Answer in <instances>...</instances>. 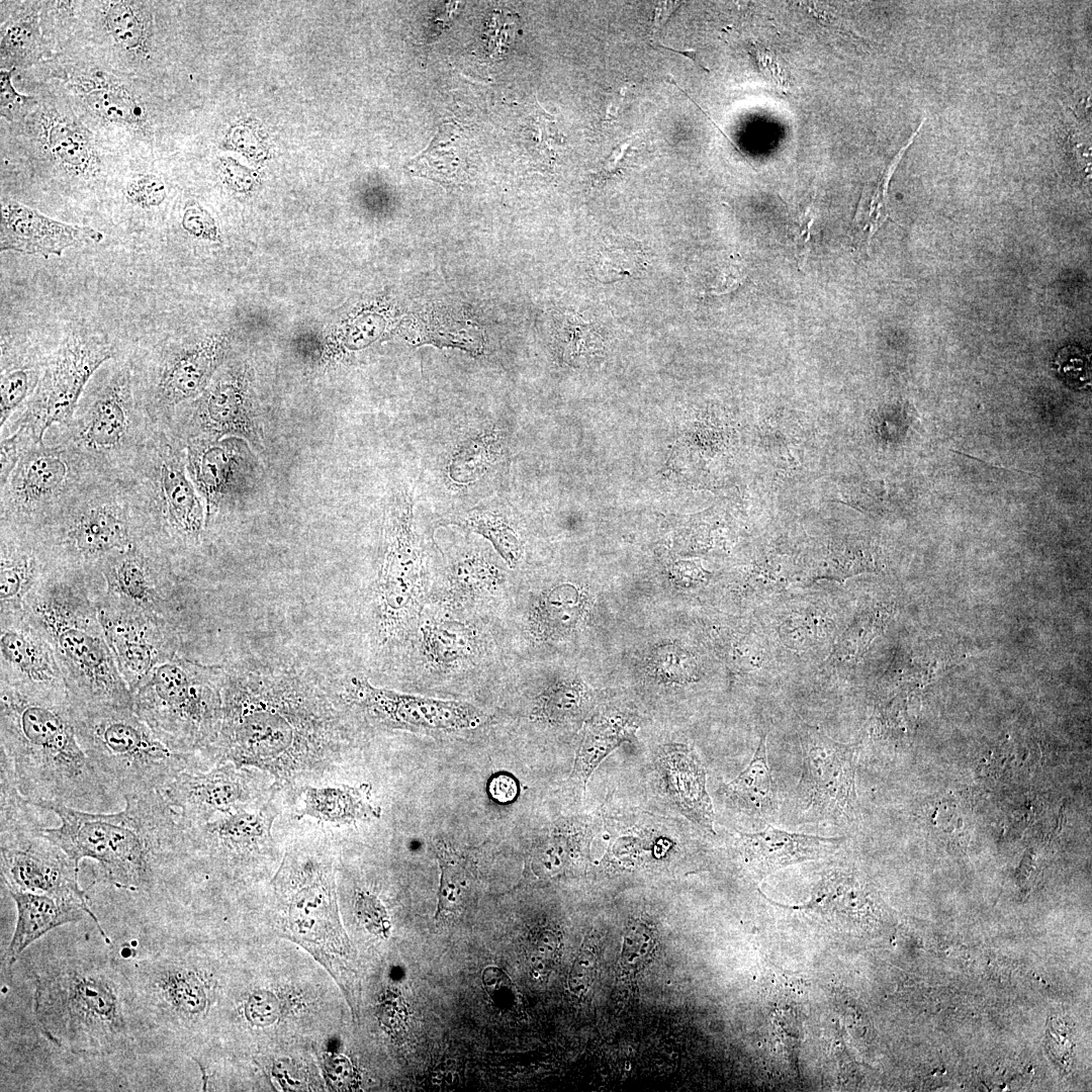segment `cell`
<instances>
[{
    "label": "cell",
    "mask_w": 1092,
    "mask_h": 1092,
    "mask_svg": "<svg viewBox=\"0 0 1092 1092\" xmlns=\"http://www.w3.org/2000/svg\"><path fill=\"white\" fill-rule=\"evenodd\" d=\"M221 721L208 760L253 766L293 783L325 760L339 721L325 677L284 656L223 663Z\"/></svg>",
    "instance_id": "cell-1"
},
{
    "label": "cell",
    "mask_w": 1092,
    "mask_h": 1092,
    "mask_svg": "<svg viewBox=\"0 0 1092 1092\" xmlns=\"http://www.w3.org/2000/svg\"><path fill=\"white\" fill-rule=\"evenodd\" d=\"M0 752L32 804L55 802L104 813L118 802L78 741L68 692L0 684Z\"/></svg>",
    "instance_id": "cell-2"
},
{
    "label": "cell",
    "mask_w": 1092,
    "mask_h": 1092,
    "mask_svg": "<svg viewBox=\"0 0 1092 1092\" xmlns=\"http://www.w3.org/2000/svg\"><path fill=\"white\" fill-rule=\"evenodd\" d=\"M123 810L95 813L61 803L33 804L55 813L61 824L43 834L75 862L94 859L117 889L149 892L171 859L189 847L179 813L161 791L126 795Z\"/></svg>",
    "instance_id": "cell-3"
},
{
    "label": "cell",
    "mask_w": 1092,
    "mask_h": 1092,
    "mask_svg": "<svg viewBox=\"0 0 1092 1092\" xmlns=\"http://www.w3.org/2000/svg\"><path fill=\"white\" fill-rule=\"evenodd\" d=\"M35 1018L47 1038L74 1054L125 1052L140 1026L125 970L101 953H73L36 975Z\"/></svg>",
    "instance_id": "cell-4"
},
{
    "label": "cell",
    "mask_w": 1092,
    "mask_h": 1092,
    "mask_svg": "<svg viewBox=\"0 0 1092 1092\" xmlns=\"http://www.w3.org/2000/svg\"><path fill=\"white\" fill-rule=\"evenodd\" d=\"M92 576L56 570L28 601L24 616L51 643L72 701L133 708L99 618Z\"/></svg>",
    "instance_id": "cell-5"
},
{
    "label": "cell",
    "mask_w": 1092,
    "mask_h": 1092,
    "mask_svg": "<svg viewBox=\"0 0 1092 1092\" xmlns=\"http://www.w3.org/2000/svg\"><path fill=\"white\" fill-rule=\"evenodd\" d=\"M126 487L140 540L176 566L198 553L206 539L203 500L186 469L183 443L157 425L135 461L119 479Z\"/></svg>",
    "instance_id": "cell-6"
},
{
    "label": "cell",
    "mask_w": 1092,
    "mask_h": 1092,
    "mask_svg": "<svg viewBox=\"0 0 1092 1092\" xmlns=\"http://www.w3.org/2000/svg\"><path fill=\"white\" fill-rule=\"evenodd\" d=\"M70 701L80 745L105 786L121 799L162 791L181 770L195 768L193 753L169 748L133 708Z\"/></svg>",
    "instance_id": "cell-7"
},
{
    "label": "cell",
    "mask_w": 1092,
    "mask_h": 1092,
    "mask_svg": "<svg viewBox=\"0 0 1092 1092\" xmlns=\"http://www.w3.org/2000/svg\"><path fill=\"white\" fill-rule=\"evenodd\" d=\"M156 428L136 400L131 364L123 361L98 370L72 418L44 439L74 446L101 475L119 480Z\"/></svg>",
    "instance_id": "cell-8"
},
{
    "label": "cell",
    "mask_w": 1092,
    "mask_h": 1092,
    "mask_svg": "<svg viewBox=\"0 0 1092 1092\" xmlns=\"http://www.w3.org/2000/svg\"><path fill=\"white\" fill-rule=\"evenodd\" d=\"M223 664L176 654L157 665L132 693L133 710L169 748L203 753L221 721Z\"/></svg>",
    "instance_id": "cell-9"
},
{
    "label": "cell",
    "mask_w": 1092,
    "mask_h": 1092,
    "mask_svg": "<svg viewBox=\"0 0 1092 1092\" xmlns=\"http://www.w3.org/2000/svg\"><path fill=\"white\" fill-rule=\"evenodd\" d=\"M35 532L57 570L86 573L140 540L128 491L110 477L92 482Z\"/></svg>",
    "instance_id": "cell-10"
},
{
    "label": "cell",
    "mask_w": 1092,
    "mask_h": 1092,
    "mask_svg": "<svg viewBox=\"0 0 1092 1092\" xmlns=\"http://www.w3.org/2000/svg\"><path fill=\"white\" fill-rule=\"evenodd\" d=\"M125 972L140 1026L166 1038L183 1039L200 1031L214 1015L219 982L199 957L163 951L131 963Z\"/></svg>",
    "instance_id": "cell-11"
},
{
    "label": "cell",
    "mask_w": 1092,
    "mask_h": 1092,
    "mask_svg": "<svg viewBox=\"0 0 1092 1092\" xmlns=\"http://www.w3.org/2000/svg\"><path fill=\"white\" fill-rule=\"evenodd\" d=\"M101 477L77 448L44 439L0 485V525L36 530Z\"/></svg>",
    "instance_id": "cell-12"
},
{
    "label": "cell",
    "mask_w": 1092,
    "mask_h": 1092,
    "mask_svg": "<svg viewBox=\"0 0 1092 1092\" xmlns=\"http://www.w3.org/2000/svg\"><path fill=\"white\" fill-rule=\"evenodd\" d=\"M36 809L16 788L0 793L1 878L8 892L87 900L79 864L43 834Z\"/></svg>",
    "instance_id": "cell-13"
},
{
    "label": "cell",
    "mask_w": 1092,
    "mask_h": 1092,
    "mask_svg": "<svg viewBox=\"0 0 1092 1092\" xmlns=\"http://www.w3.org/2000/svg\"><path fill=\"white\" fill-rule=\"evenodd\" d=\"M116 357V348L104 336L75 331L47 354L38 384L24 406L2 428L27 431L42 443L55 425L68 422L95 373Z\"/></svg>",
    "instance_id": "cell-14"
},
{
    "label": "cell",
    "mask_w": 1092,
    "mask_h": 1092,
    "mask_svg": "<svg viewBox=\"0 0 1092 1092\" xmlns=\"http://www.w3.org/2000/svg\"><path fill=\"white\" fill-rule=\"evenodd\" d=\"M276 879L285 901L288 937L310 950L335 974L347 945L339 922L331 864L317 855L291 851Z\"/></svg>",
    "instance_id": "cell-15"
},
{
    "label": "cell",
    "mask_w": 1092,
    "mask_h": 1092,
    "mask_svg": "<svg viewBox=\"0 0 1092 1092\" xmlns=\"http://www.w3.org/2000/svg\"><path fill=\"white\" fill-rule=\"evenodd\" d=\"M423 559L414 530L413 498L395 497L387 510L383 555L375 582V627L382 646L401 639L420 613Z\"/></svg>",
    "instance_id": "cell-16"
},
{
    "label": "cell",
    "mask_w": 1092,
    "mask_h": 1092,
    "mask_svg": "<svg viewBox=\"0 0 1092 1092\" xmlns=\"http://www.w3.org/2000/svg\"><path fill=\"white\" fill-rule=\"evenodd\" d=\"M802 770L795 810L803 822L845 826L856 812L855 747L801 722Z\"/></svg>",
    "instance_id": "cell-17"
},
{
    "label": "cell",
    "mask_w": 1092,
    "mask_h": 1092,
    "mask_svg": "<svg viewBox=\"0 0 1092 1092\" xmlns=\"http://www.w3.org/2000/svg\"><path fill=\"white\" fill-rule=\"evenodd\" d=\"M174 577L171 562L139 540L103 560L92 592L99 604L175 620Z\"/></svg>",
    "instance_id": "cell-18"
},
{
    "label": "cell",
    "mask_w": 1092,
    "mask_h": 1092,
    "mask_svg": "<svg viewBox=\"0 0 1092 1092\" xmlns=\"http://www.w3.org/2000/svg\"><path fill=\"white\" fill-rule=\"evenodd\" d=\"M238 377L221 375L199 396L177 408L164 426L183 444L194 439L236 437L262 449L261 420Z\"/></svg>",
    "instance_id": "cell-19"
},
{
    "label": "cell",
    "mask_w": 1092,
    "mask_h": 1092,
    "mask_svg": "<svg viewBox=\"0 0 1092 1092\" xmlns=\"http://www.w3.org/2000/svg\"><path fill=\"white\" fill-rule=\"evenodd\" d=\"M96 604L108 645L132 694L157 665L178 654L176 620Z\"/></svg>",
    "instance_id": "cell-20"
},
{
    "label": "cell",
    "mask_w": 1092,
    "mask_h": 1092,
    "mask_svg": "<svg viewBox=\"0 0 1092 1092\" xmlns=\"http://www.w3.org/2000/svg\"><path fill=\"white\" fill-rule=\"evenodd\" d=\"M183 445L186 469L203 500L209 531L246 494L253 458L247 442L236 437L194 439Z\"/></svg>",
    "instance_id": "cell-21"
},
{
    "label": "cell",
    "mask_w": 1092,
    "mask_h": 1092,
    "mask_svg": "<svg viewBox=\"0 0 1092 1092\" xmlns=\"http://www.w3.org/2000/svg\"><path fill=\"white\" fill-rule=\"evenodd\" d=\"M345 696L370 717L392 727L458 731L481 721L470 704L402 694L375 687L364 677L353 676Z\"/></svg>",
    "instance_id": "cell-22"
},
{
    "label": "cell",
    "mask_w": 1092,
    "mask_h": 1092,
    "mask_svg": "<svg viewBox=\"0 0 1092 1092\" xmlns=\"http://www.w3.org/2000/svg\"><path fill=\"white\" fill-rule=\"evenodd\" d=\"M243 769L230 761L218 763L208 771L186 768L161 792L169 805L180 811L183 824H200L219 813L246 807L251 793Z\"/></svg>",
    "instance_id": "cell-23"
},
{
    "label": "cell",
    "mask_w": 1092,
    "mask_h": 1092,
    "mask_svg": "<svg viewBox=\"0 0 1092 1092\" xmlns=\"http://www.w3.org/2000/svg\"><path fill=\"white\" fill-rule=\"evenodd\" d=\"M0 684L68 692L51 643L25 616L0 619Z\"/></svg>",
    "instance_id": "cell-24"
},
{
    "label": "cell",
    "mask_w": 1092,
    "mask_h": 1092,
    "mask_svg": "<svg viewBox=\"0 0 1092 1092\" xmlns=\"http://www.w3.org/2000/svg\"><path fill=\"white\" fill-rule=\"evenodd\" d=\"M56 570L35 530L0 525V619L24 616Z\"/></svg>",
    "instance_id": "cell-25"
},
{
    "label": "cell",
    "mask_w": 1092,
    "mask_h": 1092,
    "mask_svg": "<svg viewBox=\"0 0 1092 1092\" xmlns=\"http://www.w3.org/2000/svg\"><path fill=\"white\" fill-rule=\"evenodd\" d=\"M0 250L49 258L61 256L72 246L99 243L103 234L96 229L53 219L16 200L1 207Z\"/></svg>",
    "instance_id": "cell-26"
},
{
    "label": "cell",
    "mask_w": 1092,
    "mask_h": 1092,
    "mask_svg": "<svg viewBox=\"0 0 1092 1092\" xmlns=\"http://www.w3.org/2000/svg\"><path fill=\"white\" fill-rule=\"evenodd\" d=\"M845 840L844 836L796 833L767 824L760 831L739 833L735 846L742 861L762 877L790 864L829 856Z\"/></svg>",
    "instance_id": "cell-27"
},
{
    "label": "cell",
    "mask_w": 1092,
    "mask_h": 1092,
    "mask_svg": "<svg viewBox=\"0 0 1092 1092\" xmlns=\"http://www.w3.org/2000/svg\"><path fill=\"white\" fill-rule=\"evenodd\" d=\"M9 894L17 911L14 933L6 952L9 964H13L27 946L50 930L80 921L85 916L95 922L105 942L110 943L87 900L20 891H9Z\"/></svg>",
    "instance_id": "cell-28"
},
{
    "label": "cell",
    "mask_w": 1092,
    "mask_h": 1092,
    "mask_svg": "<svg viewBox=\"0 0 1092 1092\" xmlns=\"http://www.w3.org/2000/svg\"><path fill=\"white\" fill-rule=\"evenodd\" d=\"M274 815L246 807L219 813L206 822L184 825L190 847L224 856L271 839Z\"/></svg>",
    "instance_id": "cell-29"
},
{
    "label": "cell",
    "mask_w": 1092,
    "mask_h": 1092,
    "mask_svg": "<svg viewBox=\"0 0 1092 1092\" xmlns=\"http://www.w3.org/2000/svg\"><path fill=\"white\" fill-rule=\"evenodd\" d=\"M660 767L679 810L703 829L713 832L714 811L706 789V770L691 748L665 745L659 753Z\"/></svg>",
    "instance_id": "cell-30"
},
{
    "label": "cell",
    "mask_w": 1092,
    "mask_h": 1092,
    "mask_svg": "<svg viewBox=\"0 0 1092 1092\" xmlns=\"http://www.w3.org/2000/svg\"><path fill=\"white\" fill-rule=\"evenodd\" d=\"M41 117V144L53 161L71 176H93L100 162L91 132L74 117L55 110Z\"/></svg>",
    "instance_id": "cell-31"
},
{
    "label": "cell",
    "mask_w": 1092,
    "mask_h": 1092,
    "mask_svg": "<svg viewBox=\"0 0 1092 1092\" xmlns=\"http://www.w3.org/2000/svg\"><path fill=\"white\" fill-rule=\"evenodd\" d=\"M72 90L85 105L101 119L131 128H143L147 122L144 106L116 79L102 71L73 77Z\"/></svg>",
    "instance_id": "cell-32"
},
{
    "label": "cell",
    "mask_w": 1092,
    "mask_h": 1092,
    "mask_svg": "<svg viewBox=\"0 0 1092 1092\" xmlns=\"http://www.w3.org/2000/svg\"><path fill=\"white\" fill-rule=\"evenodd\" d=\"M725 794L732 805L746 815L766 824L776 819L779 799L767 760L765 733H761L745 769L725 786Z\"/></svg>",
    "instance_id": "cell-33"
},
{
    "label": "cell",
    "mask_w": 1092,
    "mask_h": 1092,
    "mask_svg": "<svg viewBox=\"0 0 1092 1092\" xmlns=\"http://www.w3.org/2000/svg\"><path fill=\"white\" fill-rule=\"evenodd\" d=\"M47 355L26 346H2L0 429L27 402L40 379Z\"/></svg>",
    "instance_id": "cell-34"
},
{
    "label": "cell",
    "mask_w": 1092,
    "mask_h": 1092,
    "mask_svg": "<svg viewBox=\"0 0 1092 1092\" xmlns=\"http://www.w3.org/2000/svg\"><path fill=\"white\" fill-rule=\"evenodd\" d=\"M503 581L502 567L480 552H469L447 567L440 597L449 606L461 607L493 595Z\"/></svg>",
    "instance_id": "cell-35"
},
{
    "label": "cell",
    "mask_w": 1092,
    "mask_h": 1092,
    "mask_svg": "<svg viewBox=\"0 0 1092 1092\" xmlns=\"http://www.w3.org/2000/svg\"><path fill=\"white\" fill-rule=\"evenodd\" d=\"M368 786H307L303 790L301 816L320 821L349 824L377 818L380 810L369 799Z\"/></svg>",
    "instance_id": "cell-36"
},
{
    "label": "cell",
    "mask_w": 1092,
    "mask_h": 1092,
    "mask_svg": "<svg viewBox=\"0 0 1092 1092\" xmlns=\"http://www.w3.org/2000/svg\"><path fill=\"white\" fill-rule=\"evenodd\" d=\"M145 3L113 1L105 5L104 25L112 39L123 50L144 54L149 51L152 19Z\"/></svg>",
    "instance_id": "cell-37"
},
{
    "label": "cell",
    "mask_w": 1092,
    "mask_h": 1092,
    "mask_svg": "<svg viewBox=\"0 0 1092 1092\" xmlns=\"http://www.w3.org/2000/svg\"><path fill=\"white\" fill-rule=\"evenodd\" d=\"M422 646L431 662L446 666L468 658L476 639L473 630L461 622L436 621L422 628Z\"/></svg>",
    "instance_id": "cell-38"
},
{
    "label": "cell",
    "mask_w": 1092,
    "mask_h": 1092,
    "mask_svg": "<svg viewBox=\"0 0 1092 1092\" xmlns=\"http://www.w3.org/2000/svg\"><path fill=\"white\" fill-rule=\"evenodd\" d=\"M437 856L441 870L440 889L436 916L459 909L470 890L474 878V862L464 851L447 844H437Z\"/></svg>",
    "instance_id": "cell-39"
},
{
    "label": "cell",
    "mask_w": 1092,
    "mask_h": 1092,
    "mask_svg": "<svg viewBox=\"0 0 1092 1092\" xmlns=\"http://www.w3.org/2000/svg\"><path fill=\"white\" fill-rule=\"evenodd\" d=\"M922 124L923 121L912 134L909 142L897 153L876 181L873 184H868L863 188L853 221L859 226L861 232L867 234L868 240L873 237L889 215L887 193L891 177L903 155L918 134Z\"/></svg>",
    "instance_id": "cell-40"
},
{
    "label": "cell",
    "mask_w": 1092,
    "mask_h": 1092,
    "mask_svg": "<svg viewBox=\"0 0 1092 1092\" xmlns=\"http://www.w3.org/2000/svg\"><path fill=\"white\" fill-rule=\"evenodd\" d=\"M451 523L490 541L493 548L511 567H515L519 562L522 554L521 541L500 515L488 511H473L455 518Z\"/></svg>",
    "instance_id": "cell-41"
},
{
    "label": "cell",
    "mask_w": 1092,
    "mask_h": 1092,
    "mask_svg": "<svg viewBox=\"0 0 1092 1092\" xmlns=\"http://www.w3.org/2000/svg\"><path fill=\"white\" fill-rule=\"evenodd\" d=\"M499 450L500 438L494 433L467 440L451 459V479L462 484L475 481L492 464Z\"/></svg>",
    "instance_id": "cell-42"
},
{
    "label": "cell",
    "mask_w": 1092,
    "mask_h": 1092,
    "mask_svg": "<svg viewBox=\"0 0 1092 1092\" xmlns=\"http://www.w3.org/2000/svg\"><path fill=\"white\" fill-rule=\"evenodd\" d=\"M623 739L616 726L599 724L588 729L580 745L573 768L574 775L585 784L598 763Z\"/></svg>",
    "instance_id": "cell-43"
},
{
    "label": "cell",
    "mask_w": 1092,
    "mask_h": 1092,
    "mask_svg": "<svg viewBox=\"0 0 1092 1092\" xmlns=\"http://www.w3.org/2000/svg\"><path fill=\"white\" fill-rule=\"evenodd\" d=\"M454 136L447 126L440 127L427 149L411 164L427 176L446 178L456 175L460 158L454 146Z\"/></svg>",
    "instance_id": "cell-44"
},
{
    "label": "cell",
    "mask_w": 1092,
    "mask_h": 1092,
    "mask_svg": "<svg viewBox=\"0 0 1092 1092\" xmlns=\"http://www.w3.org/2000/svg\"><path fill=\"white\" fill-rule=\"evenodd\" d=\"M656 942L653 926L643 920H634L627 926L621 952V969L624 974H635L646 964Z\"/></svg>",
    "instance_id": "cell-45"
},
{
    "label": "cell",
    "mask_w": 1092,
    "mask_h": 1092,
    "mask_svg": "<svg viewBox=\"0 0 1092 1092\" xmlns=\"http://www.w3.org/2000/svg\"><path fill=\"white\" fill-rule=\"evenodd\" d=\"M38 30L32 16L10 19L1 28V59H25L36 49Z\"/></svg>",
    "instance_id": "cell-46"
},
{
    "label": "cell",
    "mask_w": 1092,
    "mask_h": 1092,
    "mask_svg": "<svg viewBox=\"0 0 1092 1092\" xmlns=\"http://www.w3.org/2000/svg\"><path fill=\"white\" fill-rule=\"evenodd\" d=\"M166 186L163 179L154 173L134 176L124 188L128 203L141 208L159 206L166 198Z\"/></svg>",
    "instance_id": "cell-47"
},
{
    "label": "cell",
    "mask_w": 1092,
    "mask_h": 1092,
    "mask_svg": "<svg viewBox=\"0 0 1092 1092\" xmlns=\"http://www.w3.org/2000/svg\"><path fill=\"white\" fill-rule=\"evenodd\" d=\"M629 244L614 243L600 252L598 270L607 278H619L637 270L639 251Z\"/></svg>",
    "instance_id": "cell-48"
},
{
    "label": "cell",
    "mask_w": 1092,
    "mask_h": 1092,
    "mask_svg": "<svg viewBox=\"0 0 1092 1092\" xmlns=\"http://www.w3.org/2000/svg\"><path fill=\"white\" fill-rule=\"evenodd\" d=\"M12 72L11 69L0 70V113L9 121L23 118L36 105L34 97L16 91L11 81Z\"/></svg>",
    "instance_id": "cell-49"
},
{
    "label": "cell",
    "mask_w": 1092,
    "mask_h": 1092,
    "mask_svg": "<svg viewBox=\"0 0 1092 1092\" xmlns=\"http://www.w3.org/2000/svg\"><path fill=\"white\" fill-rule=\"evenodd\" d=\"M597 947L590 938L584 941L569 972L567 985L569 991L577 996H584L590 989L596 973Z\"/></svg>",
    "instance_id": "cell-50"
},
{
    "label": "cell",
    "mask_w": 1092,
    "mask_h": 1092,
    "mask_svg": "<svg viewBox=\"0 0 1092 1092\" xmlns=\"http://www.w3.org/2000/svg\"><path fill=\"white\" fill-rule=\"evenodd\" d=\"M560 945L559 935L553 930L546 929L539 933L534 943L530 965L535 978L547 977L558 957Z\"/></svg>",
    "instance_id": "cell-51"
},
{
    "label": "cell",
    "mask_w": 1092,
    "mask_h": 1092,
    "mask_svg": "<svg viewBox=\"0 0 1092 1092\" xmlns=\"http://www.w3.org/2000/svg\"><path fill=\"white\" fill-rule=\"evenodd\" d=\"M1055 363L1058 372L1073 386L1082 388L1090 385L1089 356L1075 347L1063 349Z\"/></svg>",
    "instance_id": "cell-52"
},
{
    "label": "cell",
    "mask_w": 1092,
    "mask_h": 1092,
    "mask_svg": "<svg viewBox=\"0 0 1092 1092\" xmlns=\"http://www.w3.org/2000/svg\"><path fill=\"white\" fill-rule=\"evenodd\" d=\"M517 28L515 14L494 11L484 32L486 50L491 58L499 57L514 39Z\"/></svg>",
    "instance_id": "cell-53"
},
{
    "label": "cell",
    "mask_w": 1092,
    "mask_h": 1092,
    "mask_svg": "<svg viewBox=\"0 0 1092 1092\" xmlns=\"http://www.w3.org/2000/svg\"><path fill=\"white\" fill-rule=\"evenodd\" d=\"M357 914L370 931L385 934L388 930L387 914L381 903L368 893H360L356 899Z\"/></svg>",
    "instance_id": "cell-54"
},
{
    "label": "cell",
    "mask_w": 1092,
    "mask_h": 1092,
    "mask_svg": "<svg viewBox=\"0 0 1092 1092\" xmlns=\"http://www.w3.org/2000/svg\"><path fill=\"white\" fill-rule=\"evenodd\" d=\"M637 138V133L629 136L613 149L597 173L598 180L606 179L615 175L617 172L623 171L624 168L631 163V159L636 149L635 143Z\"/></svg>",
    "instance_id": "cell-55"
},
{
    "label": "cell",
    "mask_w": 1092,
    "mask_h": 1092,
    "mask_svg": "<svg viewBox=\"0 0 1092 1092\" xmlns=\"http://www.w3.org/2000/svg\"><path fill=\"white\" fill-rule=\"evenodd\" d=\"M487 793L493 801L499 804H508L517 798L519 786L516 779L510 774L497 772L489 779Z\"/></svg>",
    "instance_id": "cell-56"
},
{
    "label": "cell",
    "mask_w": 1092,
    "mask_h": 1092,
    "mask_svg": "<svg viewBox=\"0 0 1092 1092\" xmlns=\"http://www.w3.org/2000/svg\"><path fill=\"white\" fill-rule=\"evenodd\" d=\"M753 59L757 63L761 73L771 81L779 90L786 92L788 88V81L784 78L780 71L778 63L772 59L769 52L764 48L753 47L750 51Z\"/></svg>",
    "instance_id": "cell-57"
},
{
    "label": "cell",
    "mask_w": 1092,
    "mask_h": 1092,
    "mask_svg": "<svg viewBox=\"0 0 1092 1092\" xmlns=\"http://www.w3.org/2000/svg\"><path fill=\"white\" fill-rule=\"evenodd\" d=\"M182 224L187 231L196 236H204L207 238H213L215 236V228L212 219L201 209L189 208L184 214Z\"/></svg>",
    "instance_id": "cell-58"
},
{
    "label": "cell",
    "mask_w": 1092,
    "mask_h": 1092,
    "mask_svg": "<svg viewBox=\"0 0 1092 1092\" xmlns=\"http://www.w3.org/2000/svg\"><path fill=\"white\" fill-rule=\"evenodd\" d=\"M658 46L661 49H664V50H667V51H670V52H674V53L680 54V55L689 58L695 64H697L700 68H702L704 71L709 72V69L704 64H702L700 62V59L697 56V51H695V50L679 51V50H675V49H672V48H667L665 46H662L661 43H659Z\"/></svg>",
    "instance_id": "cell-59"
}]
</instances>
